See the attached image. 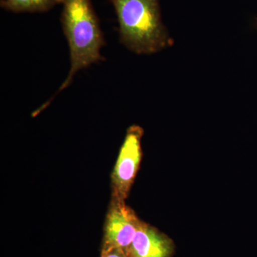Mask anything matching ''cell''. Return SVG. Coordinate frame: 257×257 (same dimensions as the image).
I'll return each instance as SVG.
<instances>
[{
    "label": "cell",
    "instance_id": "obj_1",
    "mask_svg": "<svg viewBox=\"0 0 257 257\" xmlns=\"http://www.w3.org/2000/svg\"><path fill=\"white\" fill-rule=\"evenodd\" d=\"M62 5L61 23L69 45L70 69L55 95L40 106L35 114L47 108L55 96L68 88L79 71L105 60L101 50L106 42L91 0H64Z\"/></svg>",
    "mask_w": 257,
    "mask_h": 257
},
{
    "label": "cell",
    "instance_id": "obj_2",
    "mask_svg": "<svg viewBox=\"0 0 257 257\" xmlns=\"http://www.w3.org/2000/svg\"><path fill=\"white\" fill-rule=\"evenodd\" d=\"M120 42L137 55H152L173 45L162 23L159 0H111Z\"/></svg>",
    "mask_w": 257,
    "mask_h": 257
},
{
    "label": "cell",
    "instance_id": "obj_3",
    "mask_svg": "<svg viewBox=\"0 0 257 257\" xmlns=\"http://www.w3.org/2000/svg\"><path fill=\"white\" fill-rule=\"evenodd\" d=\"M144 134L143 128L139 125H132L126 130L111 174V198L121 201L127 199L143 157Z\"/></svg>",
    "mask_w": 257,
    "mask_h": 257
},
{
    "label": "cell",
    "instance_id": "obj_4",
    "mask_svg": "<svg viewBox=\"0 0 257 257\" xmlns=\"http://www.w3.org/2000/svg\"><path fill=\"white\" fill-rule=\"evenodd\" d=\"M140 221L125 201L111 198L106 216L101 251L113 248L126 251L133 241Z\"/></svg>",
    "mask_w": 257,
    "mask_h": 257
},
{
    "label": "cell",
    "instance_id": "obj_5",
    "mask_svg": "<svg viewBox=\"0 0 257 257\" xmlns=\"http://www.w3.org/2000/svg\"><path fill=\"white\" fill-rule=\"evenodd\" d=\"M175 251V243L170 236L141 220L125 253L128 257H172Z\"/></svg>",
    "mask_w": 257,
    "mask_h": 257
},
{
    "label": "cell",
    "instance_id": "obj_6",
    "mask_svg": "<svg viewBox=\"0 0 257 257\" xmlns=\"http://www.w3.org/2000/svg\"><path fill=\"white\" fill-rule=\"evenodd\" d=\"M64 0H4L2 8L14 13H42L53 9Z\"/></svg>",
    "mask_w": 257,
    "mask_h": 257
},
{
    "label": "cell",
    "instance_id": "obj_7",
    "mask_svg": "<svg viewBox=\"0 0 257 257\" xmlns=\"http://www.w3.org/2000/svg\"><path fill=\"white\" fill-rule=\"evenodd\" d=\"M100 257H128L122 248H113L101 251Z\"/></svg>",
    "mask_w": 257,
    "mask_h": 257
},
{
    "label": "cell",
    "instance_id": "obj_8",
    "mask_svg": "<svg viewBox=\"0 0 257 257\" xmlns=\"http://www.w3.org/2000/svg\"><path fill=\"white\" fill-rule=\"evenodd\" d=\"M256 27L257 28V18L256 19Z\"/></svg>",
    "mask_w": 257,
    "mask_h": 257
},
{
    "label": "cell",
    "instance_id": "obj_9",
    "mask_svg": "<svg viewBox=\"0 0 257 257\" xmlns=\"http://www.w3.org/2000/svg\"><path fill=\"white\" fill-rule=\"evenodd\" d=\"M4 1V0H0V3H2V2Z\"/></svg>",
    "mask_w": 257,
    "mask_h": 257
}]
</instances>
